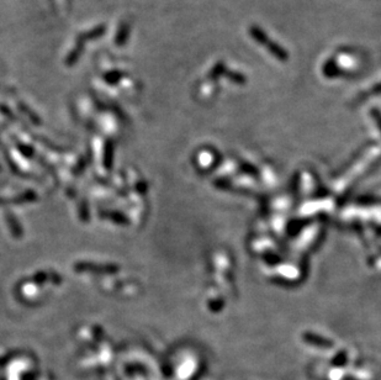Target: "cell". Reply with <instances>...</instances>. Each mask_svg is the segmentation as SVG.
Returning <instances> with one entry per match:
<instances>
[{"instance_id":"cell-1","label":"cell","mask_w":381,"mask_h":380,"mask_svg":"<svg viewBox=\"0 0 381 380\" xmlns=\"http://www.w3.org/2000/svg\"><path fill=\"white\" fill-rule=\"evenodd\" d=\"M252 32V36H253L254 38L258 41V42H260L262 44H265V46H268L269 51H270L273 55H275L276 57L280 58V60H285L287 58V53H285V51H282L281 47L276 46V44L271 43L270 41L268 40L267 36L264 35L262 31H259L258 29H252L251 30Z\"/></svg>"}]
</instances>
